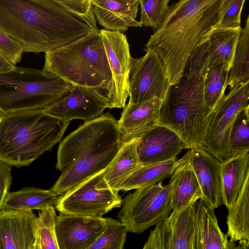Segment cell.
Masks as SVG:
<instances>
[{
	"label": "cell",
	"instance_id": "cell-1",
	"mask_svg": "<svg viewBox=\"0 0 249 249\" xmlns=\"http://www.w3.org/2000/svg\"><path fill=\"white\" fill-rule=\"evenodd\" d=\"M98 29L92 0H0V32L23 52L52 51Z\"/></svg>",
	"mask_w": 249,
	"mask_h": 249
},
{
	"label": "cell",
	"instance_id": "cell-2",
	"mask_svg": "<svg viewBox=\"0 0 249 249\" xmlns=\"http://www.w3.org/2000/svg\"><path fill=\"white\" fill-rule=\"evenodd\" d=\"M225 0H181L169 7L145 45L165 67L170 85L179 80L196 49L208 40L221 18Z\"/></svg>",
	"mask_w": 249,
	"mask_h": 249
},
{
	"label": "cell",
	"instance_id": "cell-3",
	"mask_svg": "<svg viewBox=\"0 0 249 249\" xmlns=\"http://www.w3.org/2000/svg\"><path fill=\"white\" fill-rule=\"evenodd\" d=\"M123 143L117 120L110 112L85 122L59 144L56 168L61 174L51 190L61 196L105 171Z\"/></svg>",
	"mask_w": 249,
	"mask_h": 249
},
{
	"label": "cell",
	"instance_id": "cell-4",
	"mask_svg": "<svg viewBox=\"0 0 249 249\" xmlns=\"http://www.w3.org/2000/svg\"><path fill=\"white\" fill-rule=\"evenodd\" d=\"M208 46L207 40L194 52L179 80L170 86L160 109L159 125L174 131L189 149L202 146L212 112L206 105L204 94Z\"/></svg>",
	"mask_w": 249,
	"mask_h": 249
},
{
	"label": "cell",
	"instance_id": "cell-5",
	"mask_svg": "<svg viewBox=\"0 0 249 249\" xmlns=\"http://www.w3.org/2000/svg\"><path fill=\"white\" fill-rule=\"evenodd\" d=\"M45 53L43 70L95 91L110 108L112 73L99 29Z\"/></svg>",
	"mask_w": 249,
	"mask_h": 249
},
{
	"label": "cell",
	"instance_id": "cell-6",
	"mask_svg": "<svg viewBox=\"0 0 249 249\" xmlns=\"http://www.w3.org/2000/svg\"><path fill=\"white\" fill-rule=\"evenodd\" d=\"M70 123L42 110L0 116V161L17 168L29 165L60 142Z\"/></svg>",
	"mask_w": 249,
	"mask_h": 249
},
{
	"label": "cell",
	"instance_id": "cell-7",
	"mask_svg": "<svg viewBox=\"0 0 249 249\" xmlns=\"http://www.w3.org/2000/svg\"><path fill=\"white\" fill-rule=\"evenodd\" d=\"M72 87L43 69L16 67L0 73V116L43 111L65 97Z\"/></svg>",
	"mask_w": 249,
	"mask_h": 249
},
{
	"label": "cell",
	"instance_id": "cell-8",
	"mask_svg": "<svg viewBox=\"0 0 249 249\" xmlns=\"http://www.w3.org/2000/svg\"><path fill=\"white\" fill-rule=\"evenodd\" d=\"M175 179L173 173L167 185H163L161 181L136 190L122 199L118 217L127 232L142 233L169 216L172 211V195Z\"/></svg>",
	"mask_w": 249,
	"mask_h": 249
},
{
	"label": "cell",
	"instance_id": "cell-9",
	"mask_svg": "<svg viewBox=\"0 0 249 249\" xmlns=\"http://www.w3.org/2000/svg\"><path fill=\"white\" fill-rule=\"evenodd\" d=\"M104 172L60 196L54 208L64 214L102 218L112 209L121 207L122 199L118 191L110 188Z\"/></svg>",
	"mask_w": 249,
	"mask_h": 249
},
{
	"label": "cell",
	"instance_id": "cell-10",
	"mask_svg": "<svg viewBox=\"0 0 249 249\" xmlns=\"http://www.w3.org/2000/svg\"><path fill=\"white\" fill-rule=\"evenodd\" d=\"M249 81L235 86L224 94L212 111L202 147L220 162L231 157L229 137L239 113L248 106Z\"/></svg>",
	"mask_w": 249,
	"mask_h": 249
},
{
	"label": "cell",
	"instance_id": "cell-11",
	"mask_svg": "<svg viewBox=\"0 0 249 249\" xmlns=\"http://www.w3.org/2000/svg\"><path fill=\"white\" fill-rule=\"evenodd\" d=\"M139 58L132 57L129 73V104L154 98L164 100L171 86L165 67L153 49H144Z\"/></svg>",
	"mask_w": 249,
	"mask_h": 249
},
{
	"label": "cell",
	"instance_id": "cell-12",
	"mask_svg": "<svg viewBox=\"0 0 249 249\" xmlns=\"http://www.w3.org/2000/svg\"><path fill=\"white\" fill-rule=\"evenodd\" d=\"M112 73V90L109 108H123L129 97V73L132 57L124 34L100 30Z\"/></svg>",
	"mask_w": 249,
	"mask_h": 249
},
{
	"label": "cell",
	"instance_id": "cell-13",
	"mask_svg": "<svg viewBox=\"0 0 249 249\" xmlns=\"http://www.w3.org/2000/svg\"><path fill=\"white\" fill-rule=\"evenodd\" d=\"M106 218L67 215L59 213L55 232L60 249H88L106 229Z\"/></svg>",
	"mask_w": 249,
	"mask_h": 249
},
{
	"label": "cell",
	"instance_id": "cell-14",
	"mask_svg": "<svg viewBox=\"0 0 249 249\" xmlns=\"http://www.w3.org/2000/svg\"><path fill=\"white\" fill-rule=\"evenodd\" d=\"M137 148L143 166L177 158L183 149L189 147L174 131L157 125L139 137Z\"/></svg>",
	"mask_w": 249,
	"mask_h": 249
},
{
	"label": "cell",
	"instance_id": "cell-15",
	"mask_svg": "<svg viewBox=\"0 0 249 249\" xmlns=\"http://www.w3.org/2000/svg\"><path fill=\"white\" fill-rule=\"evenodd\" d=\"M106 108L102 99L95 91L73 86L65 97L43 111L62 120L80 119L86 122L101 116Z\"/></svg>",
	"mask_w": 249,
	"mask_h": 249
},
{
	"label": "cell",
	"instance_id": "cell-16",
	"mask_svg": "<svg viewBox=\"0 0 249 249\" xmlns=\"http://www.w3.org/2000/svg\"><path fill=\"white\" fill-rule=\"evenodd\" d=\"M37 216L33 211L0 212V249H32Z\"/></svg>",
	"mask_w": 249,
	"mask_h": 249
},
{
	"label": "cell",
	"instance_id": "cell-17",
	"mask_svg": "<svg viewBox=\"0 0 249 249\" xmlns=\"http://www.w3.org/2000/svg\"><path fill=\"white\" fill-rule=\"evenodd\" d=\"M188 160L199 184L203 199L214 209L223 204L221 162L202 146L189 149Z\"/></svg>",
	"mask_w": 249,
	"mask_h": 249
},
{
	"label": "cell",
	"instance_id": "cell-18",
	"mask_svg": "<svg viewBox=\"0 0 249 249\" xmlns=\"http://www.w3.org/2000/svg\"><path fill=\"white\" fill-rule=\"evenodd\" d=\"M162 103V100L154 98L125 105L117 121L123 143L140 137L159 124Z\"/></svg>",
	"mask_w": 249,
	"mask_h": 249
},
{
	"label": "cell",
	"instance_id": "cell-19",
	"mask_svg": "<svg viewBox=\"0 0 249 249\" xmlns=\"http://www.w3.org/2000/svg\"><path fill=\"white\" fill-rule=\"evenodd\" d=\"M214 210L202 199L195 203L193 249H234L236 244L220 228Z\"/></svg>",
	"mask_w": 249,
	"mask_h": 249
},
{
	"label": "cell",
	"instance_id": "cell-20",
	"mask_svg": "<svg viewBox=\"0 0 249 249\" xmlns=\"http://www.w3.org/2000/svg\"><path fill=\"white\" fill-rule=\"evenodd\" d=\"M92 4L96 20L105 30L123 33L142 26L136 20L139 0H92Z\"/></svg>",
	"mask_w": 249,
	"mask_h": 249
},
{
	"label": "cell",
	"instance_id": "cell-21",
	"mask_svg": "<svg viewBox=\"0 0 249 249\" xmlns=\"http://www.w3.org/2000/svg\"><path fill=\"white\" fill-rule=\"evenodd\" d=\"M220 176L222 202L228 210L235 204L249 177V151L221 162Z\"/></svg>",
	"mask_w": 249,
	"mask_h": 249
},
{
	"label": "cell",
	"instance_id": "cell-22",
	"mask_svg": "<svg viewBox=\"0 0 249 249\" xmlns=\"http://www.w3.org/2000/svg\"><path fill=\"white\" fill-rule=\"evenodd\" d=\"M195 203L164 220V249H193Z\"/></svg>",
	"mask_w": 249,
	"mask_h": 249
},
{
	"label": "cell",
	"instance_id": "cell-23",
	"mask_svg": "<svg viewBox=\"0 0 249 249\" xmlns=\"http://www.w3.org/2000/svg\"><path fill=\"white\" fill-rule=\"evenodd\" d=\"M139 138L123 143L116 157L104 172V178L111 189L119 191L124 182L142 166L138 152Z\"/></svg>",
	"mask_w": 249,
	"mask_h": 249
},
{
	"label": "cell",
	"instance_id": "cell-24",
	"mask_svg": "<svg viewBox=\"0 0 249 249\" xmlns=\"http://www.w3.org/2000/svg\"><path fill=\"white\" fill-rule=\"evenodd\" d=\"M184 155L183 161L174 172L172 211L175 212L186 209L202 197L199 184L188 160V152Z\"/></svg>",
	"mask_w": 249,
	"mask_h": 249
},
{
	"label": "cell",
	"instance_id": "cell-25",
	"mask_svg": "<svg viewBox=\"0 0 249 249\" xmlns=\"http://www.w3.org/2000/svg\"><path fill=\"white\" fill-rule=\"evenodd\" d=\"M59 197L60 196L51 189L25 187L17 191L9 192L4 201L2 210L41 211L49 207H54Z\"/></svg>",
	"mask_w": 249,
	"mask_h": 249
},
{
	"label": "cell",
	"instance_id": "cell-26",
	"mask_svg": "<svg viewBox=\"0 0 249 249\" xmlns=\"http://www.w3.org/2000/svg\"><path fill=\"white\" fill-rule=\"evenodd\" d=\"M185 158H177L162 162L143 165L124 182L121 190L129 191L145 188L170 178Z\"/></svg>",
	"mask_w": 249,
	"mask_h": 249
},
{
	"label": "cell",
	"instance_id": "cell-27",
	"mask_svg": "<svg viewBox=\"0 0 249 249\" xmlns=\"http://www.w3.org/2000/svg\"><path fill=\"white\" fill-rule=\"evenodd\" d=\"M242 28H213L207 40L209 60L222 63L230 70Z\"/></svg>",
	"mask_w": 249,
	"mask_h": 249
},
{
	"label": "cell",
	"instance_id": "cell-28",
	"mask_svg": "<svg viewBox=\"0 0 249 249\" xmlns=\"http://www.w3.org/2000/svg\"><path fill=\"white\" fill-rule=\"evenodd\" d=\"M226 233L230 240H249V177L234 205L228 209Z\"/></svg>",
	"mask_w": 249,
	"mask_h": 249
},
{
	"label": "cell",
	"instance_id": "cell-29",
	"mask_svg": "<svg viewBox=\"0 0 249 249\" xmlns=\"http://www.w3.org/2000/svg\"><path fill=\"white\" fill-rule=\"evenodd\" d=\"M249 81V16L242 28L232 64L226 84L230 90L235 86Z\"/></svg>",
	"mask_w": 249,
	"mask_h": 249
},
{
	"label": "cell",
	"instance_id": "cell-30",
	"mask_svg": "<svg viewBox=\"0 0 249 249\" xmlns=\"http://www.w3.org/2000/svg\"><path fill=\"white\" fill-rule=\"evenodd\" d=\"M229 71L223 63L209 60L204 81V94L206 105L212 111L225 94Z\"/></svg>",
	"mask_w": 249,
	"mask_h": 249
},
{
	"label": "cell",
	"instance_id": "cell-31",
	"mask_svg": "<svg viewBox=\"0 0 249 249\" xmlns=\"http://www.w3.org/2000/svg\"><path fill=\"white\" fill-rule=\"evenodd\" d=\"M106 218L105 230L88 249H123L127 231L119 221L110 217Z\"/></svg>",
	"mask_w": 249,
	"mask_h": 249
},
{
	"label": "cell",
	"instance_id": "cell-32",
	"mask_svg": "<svg viewBox=\"0 0 249 249\" xmlns=\"http://www.w3.org/2000/svg\"><path fill=\"white\" fill-rule=\"evenodd\" d=\"M249 105L238 115L230 132L229 146L231 156L249 151Z\"/></svg>",
	"mask_w": 249,
	"mask_h": 249
},
{
	"label": "cell",
	"instance_id": "cell-33",
	"mask_svg": "<svg viewBox=\"0 0 249 249\" xmlns=\"http://www.w3.org/2000/svg\"><path fill=\"white\" fill-rule=\"evenodd\" d=\"M57 215L54 207H47L39 213L37 235L41 249H60L55 232Z\"/></svg>",
	"mask_w": 249,
	"mask_h": 249
},
{
	"label": "cell",
	"instance_id": "cell-34",
	"mask_svg": "<svg viewBox=\"0 0 249 249\" xmlns=\"http://www.w3.org/2000/svg\"><path fill=\"white\" fill-rule=\"evenodd\" d=\"M170 0H139L140 22L142 25L156 30L163 20L169 9Z\"/></svg>",
	"mask_w": 249,
	"mask_h": 249
},
{
	"label": "cell",
	"instance_id": "cell-35",
	"mask_svg": "<svg viewBox=\"0 0 249 249\" xmlns=\"http://www.w3.org/2000/svg\"><path fill=\"white\" fill-rule=\"evenodd\" d=\"M245 0H225L222 14L217 27L237 28L241 27V13Z\"/></svg>",
	"mask_w": 249,
	"mask_h": 249
},
{
	"label": "cell",
	"instance_id": "cell-36",
	"mask_svg": "<svg viewBox=\"0 0 249 249\" xmlns=\"http://www.w3.org/2000/svg\"><path fill=\"white\" fill-rule=\"evenodd\" d=\"M23 51L19 44L0 32V53L16 66L21 61Z\"/></svg>",
	"mask_w": 249,
	"mask_h": 249
},
{
	"label": "cell",
	"instance_id": "cell-37",
	"mask_svg": "<svg viewBox=\"0 0 249 249\" xmlns=\"http://www.w3.org/2000/svg\"><path fill=\"white\" fill-rule=\"evenodd\" d=\"M11 171L12 166L0 161V212L12 184Z\"/></svg>",
	"mask_w": 249,
	"mask_h": 249
},
{
	"label": "cell",
	"instance_id": "cell-38",
	"mask_svg": "<svg viewBox=\"0 0 249 249\" xmlns=\"http://www.w3.org/2000/svg\"><path fill=\"white\" fill-rule=\"evenodd\" d=\"M164 221L150 231L142 249H164Z\"/></svg>",
	"mask_w": 249,
	"mask_h": 249
},
{
	"label": "cell",
	"instance_id": "cell-39",
	"mask_svg": "<svg viewBox=\"0 0 249 249\" xmlns=\"http://www.w3.org/2000/svg\"><path fill=\"white\" fill-rule=\"evenodd\" d=\"M16 67V66L0 53V73L12 70Z\"/></svg>",
	"mask_w": 249,
	"mask_h": 249
},
{
	"label": "cell",
	"instance_id": "cell-40",
	"mask_svg": "<svg viewBox=\"0 0 249 249\" xmlns=\"http://www.w3.org/2000/svg\"><path fill=\"white\" fill-rule=\"evenodd\" d=\"M234 249H249V240L239 241V245H235Z\"/></svg>",
	"mask_w": 249,
	"mask_h": 249
},
{
	"label": "cell",
	"instance_id": "cell-41",
	"mask_svg": "<svg viewBox=\"0 0 249 249\" xmlns=\"http://www.w3.org/2000/svg\"><path fill=\"white\" fill-rule=\"evenodd\" d=\"M32 249H41L38 237L36 236V240L34 244Z\"/></svg>",
	"mask_w": 249,
	"mask_h": 249
}]
</instances>
